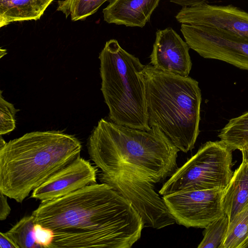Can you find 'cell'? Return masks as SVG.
<instances>
[{"label": "cell", "mask_w": 248, "mask_h": 248, "mask_svg": "<svg viewBox=\"0 0 248 248\" xmlns=\"http://www.w3.org/2000/svg\"><path fill=\"white\" fill-rule=\"evenodd\" d=\"M218 137L232 151L248 143V111L230 120Z\"/></svg>", "instance_id": "cell-16"}, {"label": "cell", "mask_w": 248, "mask_h": 248, "mask_svg": "<svg viewBox=\"0 0 248 248\" xmlns=\"http://www.w3.org/2000/svg\"><path fill=\"white\" fill-rule=\"evenodd\" d=\"M35 235L36 243L40 248H50L54 237L53 233L50 230L36 223Z\"/></svg>", "instance_id": "cell-22"}, {"label": "cell", "mask_w": 248, "mask_h": 248, "mask_svg": "<svg viewBox=\"0 0 248 248\" xmlns=\"http://www.w3.org/2000/svg\"><path fill=\"white\" fill-rule=\"evenodd\" d=\"M225 188L184 190L163 196L176 222L186 228H205L225 215Z\"/></svg>", "instance_id": "cell-8"}, {"label": "cell", "mask_w": 248, "mask_h": 248, "mask_svg": "<svg viewBox=\"0 0 248 248\" xmlns=\"http://www.w3.org/2000/svg\"><path fill=\"white\" fill-rule=\"evenodd\" d=\"M242 153L243 160H244L248 165V143L241 150Z\"/></svg>", "instance_id": "cell-26"}, {"label": "cell", "mask_w": 248, "mask_h": 248, "mask_svg": "<svg viewBox=\"0 0 248 248\" xmlns=\"http://www.w3.org/2000/svg\"><path fill=\"white\" fill-rule=\"evenodd\" d=\"M97 170L79 155L34 189L31 197L41 202L60 198L96 183Z\"/></svg>", "instance_id": "cell-11"}, {"label": "cell", "mask_w": 248, "mask_h": 248, "mask_svg": "<svg viewBox=\"0 0 248 248\" xmlns=\"http://www.w3.org/2000/svg\"><path fill=\"white\" fill-rule=\"evenodd\" d=\"M109 0H61L58 1L57 11L73 21L84 20L95 13L100 6Z\"/></svg>", "instance_id": "cell-19"}, {"label": "cell", "mask_w": 248, "mask_h": 248, "mask_svg": "<svg viewBox=\"0 0 248 248\" xmlns=\"http://www.w3.org/2000/svg\"><path fill=\"white\" fill-rule=\"evenodd\" d=\"M19 109H16L13 104L7 102L2 95L0 97V134H6L16 128V114Z\"/></svg>", "instance_id": "cell-21"}, {"label": "cell", "mask_w": 248, "mask_h": 248, "mask_svg": "<svg viewBox=\"0 0 248 248\" xmlns=\"http://www.w3.org/2000/svg\"><path fill=\"white\" fill-rule=\"evenodd\" d=\"M229 224V218L225 214L211 223L204 228L203 238L198 248H221L227 232Z\"/></svg>", "instance_id": "cell-20"}, {"label": "cell", "mask_w": 248, "mask_h": 248, "mask_svg": "<svg viewBox=\"0 0 248 248\" xmlns=\"http://www.w3.org/2000/svg\"><path fill=\"white\" fill-rule=\"evenodd\" d=\"M142 73L149 127H158L180 151L187 153L194 148L200 132L202 94L198 82L149 63Z\"/></svg>", "instance_id": "cell-4"}, {"label": "cell", "mask_w": 248, "mask_h": 248, "mask_svg": "<svg viewBox=\"0 0 248 248\" xmlns=\"http://www.w3.org/2000/svg\"><path fill=\"white\" fill-rule=\"evenodd\" d=\"M32 215L53 232L49 248H130L144 227L131 203L102 183L41 202Z\"/></svg>", "instance_id": "cell-1"}, {"label": "cell", "mask_w": 248, "mask_h": 248, "mask_svg": "<svg viewBox=\"0 0 248 248\" xmlns=\"http://www.w3.org/2000/svg\"><path fill=\"white\" fill-rule=\"evenodd\" d=\"M181 32L190 48L206 59L226 62L248 71V40L217 29L181 24Z\"/></svg>", "instance_id": "cell-9"}, {"label": "cell", "mask_w": 248, "mask_h": 248, "mask_svg": "<svg viewBox=\"0 0 248 248\" xmlns=\"http://www.w3.org/2000/svg\"><path fill=\"white\" fill-rule=\"evenodd\" d=\"M6 142L5 140L2 139L1 135L0 136V149L2 148L5 144H6Z\"/></svg>", "instance_id": "cell-27"}, {"label": "cell", "mask_w": 248, "mask_h": 248, "mask_svg": "<svg viewBox=\"0 0 248 248\" xmlns=\"http://www.w3.org/2000/svg\"><path fill=\"white\" fill-rule=\"evenodd\" d=\"M160 0H111L103 10L108 23L126 27H143L158 5Z\"/></svg>", "instance_id": "cell-13"}, {"label": "cell", "mask_w": 248, "mask_h": 248, "mask_svg": "<svg viewBox=\"0 0 248 248\" xmlns=\"http://www.w3.org/2000/svg\"><path fill=\"white\" fill-rule=\"evenodd\" d=\"M53 0H0V27L18 21L37 20Z\"/></svg>", "instance_id": "cell-14"}, {"label": "cell", "mask_w": 248, "mask_h": 248, "mask_svg": "<svg viewBox=\"0 0 248 248\" xmlns=\"http://www.w3.org/2000/svg\"><path fill=\"white\" fill-rule=\"evenodd\" d=\"M221 248H248V204L229 222Z\"/></svg>", "instance_id": "cell-17"}, {"label": "cell", "mask_w": 248, "mask_h": 248, "mask_svg": "<svg viewBox=\"0 0 248 248\" xmlns=\"http://www.w3.org/2000/svg\"><path fill=\"white\" fill-rule=\"evenodd\" d=\"M87 149L96 166L108 175L125 172L155 184L178 169L180 150L155 126L136 129L102 118L88 138Z\"/></svg>", "instance_id": "cell-2"}, {"label": "cell", "mask_w": 248, "mask_h": 248, "mask_svg": "<svg viewBox=\"0 0 248 248\" xmlns=\"http://www.w3.org/2000/svg\"><path fill=\"white\" fill-rule=\"evenodd\" d=\"M232 151L222 141H208L163 185L164 196L184 190L226 188L233 172Z\"/></svg>", "instance_id": "cell-6"}, {"label": "cell", "mask_w": 248, "mask_h": 248, "mask_svg": "<svg viewBox=\"0 0 248 248\" xmlns=\"http://www.w3.org/2000/svg\"><path fill=\"white\" fill-rule=\"evenodd\" d=\"M102 91L110 121L131 128L148 130L142 64L117 40L107 41L99 53Z\"/></svg>", "instance_id": "cell-5"}, {"label": "cell", "mask_w": 248, "mask_h": 248, "mask_svg": "<svg viewBox=\"0 0 248 248\" xmlns=\"http://www.w3.org/2000/svg\"><path fill=\"white\" fill-rule=\"evenodd\" d=\"M35 218L34 216L22 218L5 234L17 248H40L35 235Z\"/></svg>", "instance_id": "cell-18"}, {"label": "cell", "mask_w": 248, "mask_h": 248, "mask_svg": "<svg viewBox=\"0 0 248 248\" xmlns=\"http://www.w3.org/2000/svg\"><path fill=\"white\" fill-rule=\"evenodd\" d=\"M175 18L181 24L217 29L248 40V13L232 5L204 2L183 7Z\"/></svg>", "instance_id": "cell-10"}, {"label": "cell", "mask_w": 248, "mask_h": 248, "mask_svg": "<svg viewBox=\"0 0 248 248\" xmlns=\"http://www.w3.org/2000/svg\"><path fill=\"white\" fill-rule=\"evenodd\" d=\"M248 204V165L244 160L225 189L223 208L229 222Z\"/></svg>", "instance_id": "cell-15"}, {"label": "cell", "mask_w": 248, "mask_h": 248, "mask_svg": "<svg viewBox=\"0 0 248 248\" xmlns=\"http://www.w3.org/2000/svg\"><path fill=\"white\" fill-rule=\"evenodd\" d=\"M81 149L77 138L60 131H33L10 140L0 149V191L21 203Z\"/></svg>", "instance_id": "cell-3"}, {"label": "cell", "mask_w": 248, "mask_h": 248, "mask_svg": "<svg viewBox=\"0 0 248 248\" xmlns=\"http://www.w3.org/2000/svg\"><path fill=\"white\" fill-rule=\"evenodd\" d=\"M0 248H17L15 244L5 234V232L0 233Z\"/></svg>", "instance_id": "cell-24"}, {"label": "cell", "mask_w": 248, "mask_h": 248, "mask_svg": "<svg viewBox=\"0 0 248 248\" xmlns=\"http://www.w3.org/2000/svg\"><path fill=\"white\" fill-rule=\"evenodd\" d=\"M0 194V220L2 221L7 218L11 209L7 202L8 197L1 191Z\"/></svg>", "instance_id": "cell-23"}, {"label": "cell", "mask_w": 248, "mask_h": 248, "mask_svg": "<svg viewBox=\"0 0 248 248\" xmlns=\"http://www.w3.org/2000/svg\"><path fill=\"white\" fill-rule=\"evenodd\" d=\"M98 178L101 183L108 185L131 203L142 218L144 227L160 229L176 222L153 183L125 172L108 175L101 172Z\"/></svg>", "instance_id": "cell-7"}, {"label": "cell", "mask_w": 248, "mask_h": 248, "mask_svg": "<svg viewBox=\"0 0 248 248\" xmlns=\"http://www.w3.org/2000/svg\"><path fill=\"white\" fill-rule=\"evenodd\" d=\"M206 0H170L171 2L181 5L182 7L196 5L206 2Z\"/></svg>", "instance_id": "cell-25"}, {"label": "cell", "mask_w": 248, "mask_h": 248, "mask_svg": "<svg viewBox=\"0 0 248 248\" xmlns=\"http://www.w3.org/2000/svg\"><path fill=\"white\" fill-rule=\"evenodd\" d=\"M189 48L186 42L171 27L158 30L149 64L163 71L188 77L192 65Z\"/></svg>", "instance_id": "cell-12"}]
</instances>
